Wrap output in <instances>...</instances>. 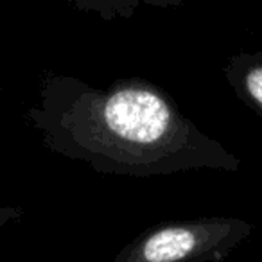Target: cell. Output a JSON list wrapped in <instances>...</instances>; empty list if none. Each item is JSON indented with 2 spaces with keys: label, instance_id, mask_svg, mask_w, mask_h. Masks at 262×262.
<instances>
[{
  "label": "cell",
  "instance_id": "obj_4",
  "mask_svg": "<svg viewBox=\"0 0 262 262\" xmlns=\"http://www.w3.org/2000/svg\"><path fill=\"white\" fill-rule=\"evenodd\" d=\"M83 13L97 15L102 20L133 18L140 8L172 9L183 4L182 0H69Z\"/></svg>",
  "mask_w": 262,
  "mask_h": 262
},
{
  "label": "cell",
  "instance_id": "obj_6",
  "mask_svg": "<svg viewBox=\"0 0 262 262\" xmlns=\"http://www.w3.org/2000/svg\"><path fill=\"white\" fill-rule=\"evenodd\" d=\"M0 63H2V34H0Z\"/></svg>",
  "mask_w": 262,
  "mask_h": 262
},
{
  "label": "cell",
  "instance_id": "obj_5",
  "mask_svg": "<svg viewBox=\"0 0 262 262\" xmlns=\"http://www.w3.org/2000/svg\"><path fill=\"white\" fill-rule=\"evenodd\" d=\"M22 214H24V208L20 207H0V232L9 223L18 221L22 217Z\"/></svg>",
  "mask_w": 262,
  "mask_h": 262
},
{
  "label": "cell",
  "instance_id": "obj_2",
  "mask_svg": "<svg viewBox=\"0 0 262 262\" xmlns=\"http://www.w3.org/2000/svg\"><path fill=\"white\" fill-rule=\"evenodd\" d=\"M253 232L243 217H190L151 226L112 262H223Z\"/></svg>",
  "mask_w": 262,
  "mask_h": 262
},
{
  "label": "cell",
  "instance_id": "obj_3",
  "mask_svg": "<svg viewBox=\"0 0 262 262\" xmlns=\"http://www.w3.org/2000/svg\"><path fill=\"white\" fill-rule=\"evenodd\" d=\"M223 76L243 104L262 117V52H239L226 59Z\"/></svg>",
  "mask_w": 262,
  "mask_h": 262
},
{
  "label": "cell",
  "instance_id": "obj_1",
  "mask_svg": "<svg viewBox=\"0 0 262 262\" xmlns=\"http://www.w3.org/2000/svg\"><path fill=\"white\" fill-rule=\"evenodd\" d=\"M27 120L49 151L97 174L153 178L241 167L164 88L140 77L95 86L72 74H45Z\"/></svg>",
  "mask_w": 262,
  "mask_h": 262
},
{
  "label": "cell",
  "instance_id": "obj_7",
  "mask_svg": "<svg viewBox=\"0 0 262 262\" xmlns=\"http://www.w3.org/2000/svg\"><path fill=\"white\" fill-rule=\"evenodd\" d=\"M24 262H36V260H24Z\"/></svg>",
  "mask_w": 262,
  "mask_h": 262
}]
</instances>
